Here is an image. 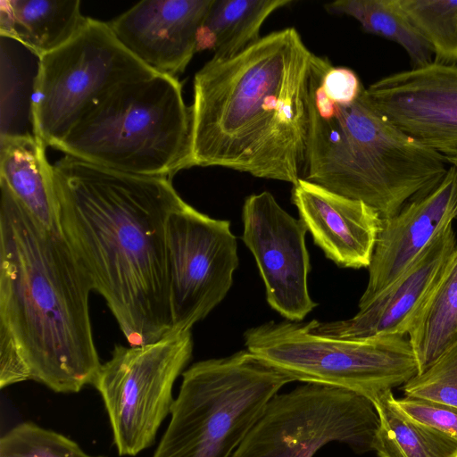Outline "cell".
Returning a JSON list of instances; mask_svg holds the SVG:
<instances>
[{
  "mask_svg": "<svg viewBox=\"0 0 457 457\" xmlns=\"http://www.w3.org/2000/svg\"><path fill=\"white\" fill-rule=\"evenodd\" d=\"M45 149L33 133L0 137V180L38 224L61 232L52 165Z\"/></svg>",
  "mask_w": 457,
  "mask_h": 457,
  "instance_id": "ac0fdd59",
  "label": "cell"
},
{
  "mask_svg": "<svg viewBox=\"0 0 457 457\" xmlns=\"http://www.w3.org/2000/svg\"><path fill=\"white\" fill-rule=\"evenodd\" d=\"M395 402L411 419L442 431L457 441V407L410 396L395 398Z\"/></svg>",
  "mask_w": 457,
  "mask_h": 457,
  "instance_id": "4316f807",
  "label": "cell"
},
{
  "mask_svg": "<svg viewBox=\"0 0 457 457\" xmlns=\"http://www.w3.org/2000/svg\"><path fill=\"white\" fill-rule=\"evenodd\" d=\"M432 48L434 62L457 65V0H397Z\"/></svg>",
  "mask_w": 457,
  "mask_h": 457,
  "instance_id": "cb8c5ba5",
  "label": "cell"
},
{
  "mask_svg": "<svg viewBox=\"0 0 457 457\" xmlns=\"http://www.w3.org/2000/svg\"><path fill=\"white\" fill-rule=\"evenodd\" d=\"M246 350L294 381L350 391L370 401L418 373L408 338L399 335L336 339L306 323L269 321L245 330Z\"/></svg>",
  "mask_w": 457,
  "mask_h": 457,
  "instance_id": "52a82bcc",
  "label": "cell"
},
{
  "mask_svg": "<svg viewBox=\"0 0 457 457\" xmlns=\"http://www.w3.org/2000/svg\"><path fill=\"white\" fill-rule=\"evenodd\" d=\"M0 457L105 456L89 454L70 437L32 421H24L1 436Z\"/></svg>",
  "mask_w": 457,
  "mask_h": 457,
  "instance_id": "d4e9b609",
  "label": "cell"
},
{
  "mask_svg": "<svg viewBox=\"0 0 457 457\" xmlns=\"http://www.w3.org/2000/svg\"><path fill=\"white\" fill-rule=\"evenodd\" d=\"M457 250L452 223L445 226L412 263L382 292L370 299L353 318L307 322L317 336L361 339L377 336L406 337Z\"/></svg>",
  "mask_w": 457,
  "mask_h": 457,
  "instance_id": "5bb4252c",
  "label": "cell"
},
{
  "mask_svg": "<svg viewBox=\"0 0 457 457\" xmlns=\"http://www.w3.org/2000/svg\"><path fill=\"white\" fill-rule=\"evenodd\" d=\"M154 74L119 42L108 22L88 17L72 39L38 59L31 96L33 132L46 146L54 147L111 90Z\"/></svg>",
  "mask_w": 457,
  "mask_h": 457,
  "instance_id": "ba28073f",
  "label": "cell"
},
{
  "mask_svg": "<svg viewBox=\"0 0 457 457\" xmlns=\"http://www.w3.org/2000/svg\"><path fill=\"white\" fill-rule=\"evenodd\" d=\"M367 100L404 133L446 154L457 150V65L431 62L370 84Z\"/></svg>",
  "mask_w": 457,
  "mask_h": 457,
  "instance_id": "4fadbf2b",
  "label": "cell"
},
{
  "mask_svg": "<svg viewBox=\"0 0 457 457\" xmlns=\"http://www.w3.org/2000/svg\"><path fill=\"white\" fill-rule=\"evenodd\" d=\"M457 170L450 166L441 182L428 194L407 203L394 216L381 219L369 280L359 307L392 284L434 237L455 219Z\"/></svg>",
  "mask_w": 457,
  "mask_h": 457,
  "instance_id": "2e32d148",
  "label": "cell"
},
{
  "mask_svg": "<svg viewBox=\"0 0 457 457\" xmlns=\"http://www.w3.org/2000/svg\"><path fill=\"white\" fill-rule=\"evenodd\" d=\"M405 396L457 407V344L403 385Z\"/></svg>",
  "mask_w": 457,
  "mask_h": 457,
  "instance_id": "484cf974",
  "label": "cell"
},
{
  "mask_svg": "<svg viewBox=\"0 0 457 457\" xmlns=\"http://www.w3.org/2000/svg\"><path fill=\"white\" fill-rule=\"evenodd\" d=\"M91 291L62 233L38 224L0 180V388L34 380L75 394L94 385L102 363Z\"/></svg>",
  "mask_w": 457,
  "mask_h": 457,
  "instance_id": "7a4b0ae2",
  "label": "cell"
},
{
  "mask_svg": "<svg viewBox=\"0 0 457 457\" xmlns=\"http://www.w3.org/2000/svg\"><path fill=\"white\" fill-rule=\"evenodd\" d=\"M408 339L418 373L457 344V250L411 326Z\"/></svg>",
  "mask_w": 457,
  "mask_h": 457,
  "instance_id": "7402d4cb",
  "label": "cell"
},
{
  "mask_svg": "<svg viewBox=\"0 0 457 457\" xmlns=\"http://www.w3.org/2000/svg\"><path fill=\"white\" fill-rule=\"evenodd\" d=\"M378 416L373 450L378 457H457V441L408 417L392 390L371 400Z\"/></svg>",
  "mask_w": 457,
  "mask_h": 457,
  "instance_id": "44dd1931",
  "label": "cell"
},
{
  "mask_svg": "<svg viewBox=\"0 0 457 457\" xmlns=\"http://www.w3.org/2000/svg\"><path fill=\"white\" fill-rule=\"evenodd\" d=\"M446 162L450 166H453L457 170V150L450 153H446L443 154ZM457 218V205L455 210V219Z\"/></svg>",
  "mask_w": 457,
  "mask_h": 457,
  "instance_id": "f1b7e54d",
  "label": "cell"
},
{
  "mask_svg": "<svg viewBox=\"0 0 457 457\" xmlns=\"http://www.w3.org/2000/svg\"><path fill=\"white\" fill-rule=\"evenodd\" d=\"M191 330L142 345H116L101 364L94 386L106 410L120 456L151 447L170 413L173 386L191 360Z\"/></svg>",
  "mask_w": 457,
  "mask_h": 457,
  "instance_id": "9c48e42d",
  "label": "cell"
},
{
  "mask_svg": "<svg viewBox=\"0 0 457 457\" xmlns=\"http://www.w3.org/2000/svg\"><path fill=\"white\" fill-rule=\"evenodd\" d=\"M87 20L78 0H0V36L38 59L72 39Z\"/></svg>",
  "mask_w": 457,
  "mask_h": 457,
  "instance_id": "d6986e66",
  "label": "cell"
},
{
  "mask_svg": "<svg viewBox=\"0 0 457 457\" xmlns=\"http://www.w3.org/2000/svg\"><path fill=\"white\" fill-rule=\"evenodd\" d=\"M172 333L191 330L227 295L239 264L230 221L184 202L166 229Z\"/></svg>",
  "mask_w": 457,
  "mask_h": 457,
  "instance_id": "8fae6325",
  "label": "cell"
},
{
  "mask_svg": "<svg viewBox=\"0 0 457 457\" xmlns=\"http://www.w3.org/2000/svg\"><path fill=\"white\" fill-rule=\"evenodd\" d=\"M213 0H144L108 22L119 42L156 74L177 78L196 53Z\"/></svg>",
  "mask_w": 457,
  "mask_h": 457,
  "instance_id": "9a60e30c",
  "label": "cell"
},
{
  "mask_svg": "<svg viewBox=\"0 0 457 457\" xmlns=\"http://www.w3.org/2000/svg\"><path fill=\"white\" fill-rule=\"evenodd\" d=\"M313 53L294 28L195 75L192 165L222 167L295 185L302 179Z\"/></svg>",
  "mask_w": 457,
  "mask_h": 457,
  "instance_id": "3957f363",
  "label": "cell"
},
{
  "mask_svg": "<svg viewBox=\"0 0 457 457\" xmlns=\"http://www.w3.org/2000/svg\"><path fill=\"white\" fill-rule=\"evenodd\" d=\"M242 220V240L255 259L268 303L287 320H303L317 306L307 286V228L267 191L245 200Z\"/></svg>",
  "mask_w": 457,
  "mask_h": 457,
  "instance_id": "7c38bea8",
  "label": "cell"
},
{
  "mask_svg": "<svg viewBox=\"0 0 457 457\" xmlns=\"http://www.w3.org/2000/svg\"><path fill=\"white\" fill-rule=\"evenodd\" d=\"M320 85L326 96L336 103L349 104L356 100L364 89L357 74L345 67L325 68Z\"/></svg>",
  "mask_w": 457,
  "mask_h": 457,
  "instance_id": "83f0119b",
  "label": "cell"
},
{
  "mask_svg": "<svg viewBox=\"0 0 457 457\" xmlns=\"http://www.w3.org/2000/svg\"><path fill=\"white\" fill-rule=\"evenodd\" d=\"M378 424L370 399L305 383L276 395L231 457H312L334 441L364 453L373 450Z\"/></svg>",
  "mask_w": 457,
  "mask_h": 457,
  "instance_id": "30bf717a",
  "label": "cell"
},
{
  "mask_svg": "<svg viewBox=\"0 0 457 457\" xmlns=\"http://www.w3.org/2000/svg\"><path fill=\"white\" fill-rule=\"evenodd\" d=\"M293 0H213L197 34L196 52L212 59L233 58L257 43L261 29L275 11Z\"/></svg>",
  "mask_w": 457,
  "mask_h": 457,
  "instance_id": "ffe728a7",
  "label": "cell"
},
{
  "mask_svg": "<svg viewBox=\"0 0 457 457\" xmlns=\"http://www.w3.org/2000/svg\"><path fill=\"white\" fill-rule=\"evenodd\" d=\"M291 201L326 257L343 268H369L381 217L361 201L300 179Z\"/></svg>",
  "mask_w": 457,
  "mask_h": 457,
  "instance_id": "e0dca14e",
  "label": "cell"
},
{
  "mask_svg": "<svg viewBox=\"0 0 457 457\" xmlns=\"http://www.w3.org/2000/svg\"><path fill=\"white\" fill-rule=\"evenodd\" d=\"M52 170L62 235L127 341L172 333L166 229L185 201L170 179L66 154Z\"/></svg>",
  "mask_w": 457,
  "mask_h": 457,
  "instance_id": "6da1fadb",
  "label": "cell"
},
{
  "mask_svg": "<svg viewBox=\"0 0 457 457\" xmlns=\"http://www.w3.org/2000/svg\"><path fill=\"white\" fill-rule=\"evenodd\" d=\"M336 15L355 19L368 33L400 45L410 57L412 68L433 62L429 44L411 24L397 0H337L324 4Z\"/></svg>",
  "mask_w": 457,
  "mask_h": 457,
  "instance_id": "603a6c76",
  "label": "cell"
},
{
  "mask_svg": "<svg viewBox=\"0 0 457 457\" xmlns=\"http://www.w3.org/2000/svg\"><path fill=\"white\" fill-rule=\"evenodd\" d=\"M293 381L248 350L194 363L182 373L152 457H231L270 401Z\"/></svg>",
  "mask_w": 457,
  "mask_h": 457,
  "instance_id": "8992f818",
  "label": "cell"
},
{
  "mask_svg": "<svg viewBox=\"0 0 457 457\" xmlns=\"http://www.w3.org/2000/svg\"><path fill=\"white\" fill-rule=\"evenodd\" d=\"M54 148L121 172L170 178L192 167L191 110L177 78L121 83L93 105Z\"/></svg>",
  "mask_w": 457,
  "mask_h": 457,
  "instance_id": "5b68a950",
  "label": "cell"
},
{
  "mask_svg": "<svg viewBox=\"0 0 457 457\" xmlns=\"http://www.w3.org/2000/svg\"><path fill=\"white\" fill-rule=\"evenodd\" d=\"M330 62L313 55L308 90V132L302 179L361 201L381 219L428 194L449 167L443 155L410 137L367 100L328 99L320 79Z\"/></svg>",
  "mask_w": 457,
  "mask_h": 457,
  "instance_id": "277c9868",
  "label": "cell"
}]
</instances>
